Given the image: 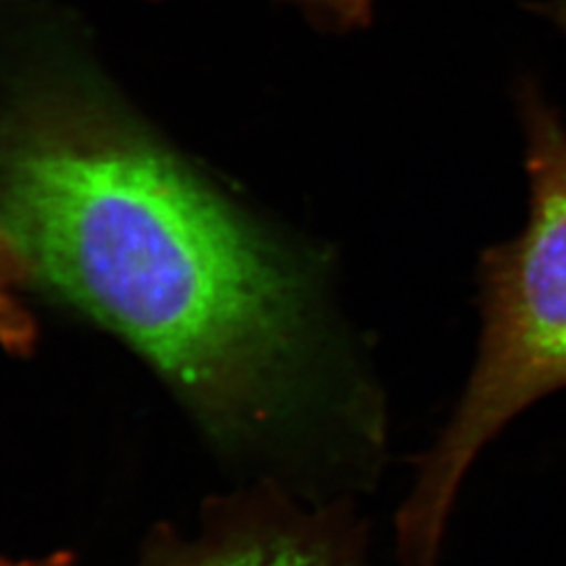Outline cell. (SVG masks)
<instances>
[{
  "instance_id": "obj_6",
  "label": "cell",
  "mask_w": 566,
  "mask_h": 566,
  "mask_svg": "<svg viewBox=\"0 0 566 566\" xmlns=\"http://www.w3.org/2000/svg\"><path fill=\"white\" fill-rule=\"evenodd\" d=\"M0 566H74V558L61 552H53L46 556H28V558H13V556L0 554Z\"/></svg>"
},
{
  "instance_id": "obj_1",
  "label": "cell",
  "mask_w": 566,
  "mask_h": 566,
  "mask_svg": "<svg viewBox=\"0 0 566 566\" xmlns=\"http://www.w3.org/2000/svg\"><path fill=\"white\" fill-rule=\"evenodd\" d=\"M0 203L32 271L149 359L223 434L303 395L317 290L303 261L74 67L21 74Z\"/></svg>"
},
{
  "instance_id": "obj_3",
  "label": "cell",
  "mask_w": 566,
  "mask_h": 566,
  "mask_svg": "<svg viewBox=\"0 0 566 566\" xmlns=\"http://www.w3.org/2000/svg\"><path fill=\"white\" fill-rule=\"evenodd\" d=\"M163 566H355V560L324 525L266 516L182 547Z\"/></svg>"
},
{
  "instance_id": "obj_2",
  "label": "cell",
  "mask_w": 566,
  "mask_h": 566,
  "mask_svg": "<svg viewBox=\"0 0 566 566\" xmlns=\"http://www.w3.org/2000/svg\"><path fill=\"white\" fill-rule=\"evenodd\" d=\"M528 214L479 263L476 359L399 514L407 566H432L468 468L518 413L566 388V124L531 78L516 88Z\"/></svg>"
},
{
  "instance_id": "obj_4",
  "label": "cell",
  "mask_w": 566,
  "mask_h": 566,
  "mask_svg": "<svg viewBox=\"0 0 566 566\" xmlns=\"http://www.w3.org/2000/svg\"><path fill=\"white\" fill-rule=\"evenodd\" d=\"M32 273L0 203V346L13 355L30 353L36 343V322L23 298Z\"/></svg>"
},
{
  "instance_id": "obj_5",
  "label": "cell",
  "mask_w": 566,
  "mask_h": 566,
  "mask_svg": "<svg viewBox=\"0 0 566 566\" xmlns=\"http://www.w3.org/2000/svg\"><path fill=\"white\" fill-rule=\"evenodd\" d=\"M322 28L359 30L374 18L376 0H290Z\"/></svg>"
}]
</instances>
